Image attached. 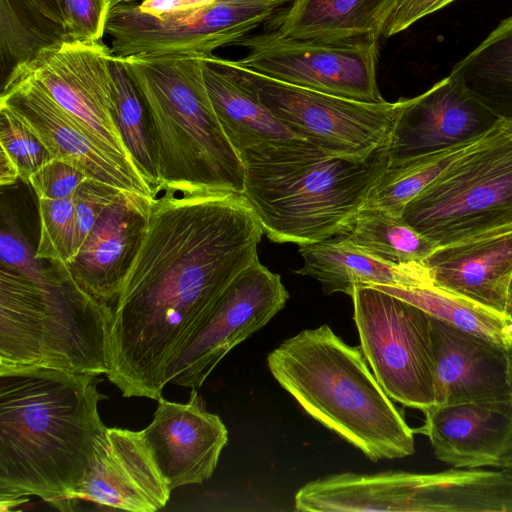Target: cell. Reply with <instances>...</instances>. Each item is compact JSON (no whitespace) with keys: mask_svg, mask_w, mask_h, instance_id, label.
<instances>
[{"mask_svg":"<svg viewBox=\"0 0 512 512\" xmlns=\"http://www.w3.org/2000/svg\"><path fill=\"white\" fill-rule=\"evenodd\" d=\"M122 189L87 178L74 194L76 254L100 217L121 195ZM75 257V256H74Z\"/></svg>","mask_w":512,"mask_h":512,"instance_id":"cell-34","label":"cell"},{"mask_svg":"<svg viewBox=\"0 0 512 512\" xmlns=\"http://www.w3.org/2000/svg\"><path fill=\"white\" fill-rule=\"evenodd\" d=\"M204 78L220 125L245 168L330 156L291 131L232 77L206 61Z\"/></svg>","mask_w":512,"mask_h":512,"instance_id":"cell-17","label":"cell"},{"mask_svg":"<svg viewBox=\"0 0 512 512\" xmlns=\"http://www.w3.org/2000/svg\"><path fill=\"white\" fill-rule=\"evenodd\" d=\"M87 175L76 165L52 158L34 172L29 180L37 199L74 197Z\"/></svg>","mask_w":512,"mask_h":512,"instance_id":"cell-36","label":"cell"},{"mask_svg":"<svg viewBox=\"0 0 512 512\" xmlns=\"http://www.w3.org/2000/svg\"><path fill=\"white\" fill-rule=\"evenodd\" d=\"M274 379L320 424L368 459L415 452L414 429L386 394L360 346L326 324L286 339L267 357Z\"/></svg>","mask_w":512,"mask_h":512,"instance_id":"cell-3","label":"cell"},{"mask_svg":"<svg viewBox=\"0 0 512 512\" xmlns=\"http://www.w3.org/2000/svg\"><path fill=\"white\" fill-rule=\"evenodd\" d=\"M502 469H506L512 472V452L507 455L501 465Z\"/></svg>","mask_w":512,"mask_h":512,"instance_id":"cell-44","label":"cell"},{"mask_svg":"<svg viewBox=\"0 0 512 512\" xmlns=\"http://www.w3.org/2000/svg\"><path fill=\"white\" fill-rule=\"evenodd\" d=\"M303 266L295 272L316 279L326 294L352 296L360 286L423 288L433 285L423 263L398 265L353 245L340 235L299 245Z\"/></svg>","mask_w":512,"mask_h":512,"instance_id":"cell-23","label":"cell"},{"mask_svg":"<svg viewBox=\"0 0 512 512\" xmlns=\"http://www.w3.org/2000/svg\"><path fill=\"white\" fill-rule=\"evenodd\" d=\"M286 3L277 0H216L198 10L159 19L139 11L135 2L114 6L106 33L116 58L197 54L237 46Z\"/></svg>","mask_w":512,"mask_h":512,"instance_id":"cell-11","label":"cell"},{"mask_svg":"<svg viewBox=\"0 0 512 512\" xmlns=\"http://www.w3.org/2000/svg\"><path fill=\"white\" fill-rule=\"evenodd\" d=\"M237 46L247 49L239 65L270 78L347 99L385 101L376 79L379 41L322 43L265 31Z\"/></svg>","mask_w":512,"mask_h":512,"instance_id":"cell-12","label":"cell"},{"mask_svg":"<svg viewBox=\"0 0 512 512\" xmlns=\"http://www.w3.org/2000/svg\"><path fill=\"white\" fill-rule=\"evenodd\" d=\"M500 121L449 74L406 99L388 146L389 163L477 141Z\"/></svg>","mask_w":512,"mask_h":512,"instance_id":"cell-14","label":"cell"},{"mask_svg":"<svg viewBox=\"0 0 512 512\" xmlns=\"http://www.w3.org/2000/svg\"><path fill=\"white\" fill-rule=\"evenodd\" d=\"M455 0H396L382 30V37L396 35L418 20L452 3Z\"/></svg>","mask_w":512,"mask_h":512,"instance_id":"cell-37","label":"cell"},{"mask_svg":"<svg viewBox=\"0 0 512 512\" xmlns=\"http://www.w3.org/2000/svg\"><path fill=\"white\" fill-rule=\"evenodd\" d=\"M113 58L111 49L102 40H59L14 67L9 74L38 85L106 155L132 176L149 184L117 124L111 72Z\"/></svg>","mask_w":512,"mask_h":512,"instance_id":"cell-10","label":"cell"},{"mask_svg":"<svg viewBox=\"0 0 512 512\" xmlns=\"http://www.w3.org/2000/svg\"><path fill=\"white\" fill-rule=\"evenodd\" d=\"M479 140L389 163L362 208L382 209L402 217L406 205Z\"/></svg>","mask_w":512,"mask_h":512,"instance_id":"cell-28","label":"cell"},{"mask_svg":"<svg viewBox=\"0 0 512 512\" xmlns=\"http://www.w3.org/2000/svg\"><path fill=\"white\" fill-rule=\"evenodd\" d=\"M170 493L141 432L107 427L73 499L130 512H154L166 506Z\"/></svg>","mask_w":512,"mask_h":512,"instance_id":"cell-19","label":"cell"},{"mask_svg":"<svg viewBox=\"0 0 512 512\" xmlns=\"http://www.w3.org/2000/svg\"><path fill=\"white\" fill-rule=\"evenodd\" d=\"M264 234L242 193L164 191L112 306L107 378L124 397L158 400L167 371Z\"/></svg>","mask_w":512,"mask_h":512,"instance_id":"cell-1","label":"cell"},{"mask_svg":"<svg viewBox=\"0 0 512 512\" xmlns=\"http://www.w3.org/2000/svg\"><path fill=\"white\" fill-rule=\"evenodd\" d=\"M289 298L278 274L259 258L224 290L189 336L167 371L168 383L203 385L218 363L263 328Z\"/></svg>","mask_w":512,"mask_h":512,"instance_id":"cell-13","label":"cell"},{"mask_svg":"<svg viewBox=\"0 0 512 512\" xmlns=\"http://www.w3.org/2000/svg\"><path fill=\"white\" fill-rule=\"evenodd\" d=\"M62 40L19 0H0L1 64L11 70Z\"/></svg>","mask_w":512,"mask_h":512,"instance_id":"cell-30","label":"cell"},{"mask_svg":"<svg viewBox=\"0 0 512 512\" xmlns=\"http://www.w3.org/2000/svg\"><path fill=\"white\" fill-rule=\"evenodd\" d=\"M111 72L118 127L142 175L158 195L156 157L144 102L125 66L115 56Z\"/></svg>","mask_w":512,"mask_h":512,"instance_id":"cell-29","label":"cell"},{"mask_svg":"<svg viewBox=\"0 0 512 512\" xmlns=\"http://www.w3.org/2000/svg\"><path fill=\"white\" fill-rule=\"evenodd\" d=\"M415 429L428 437L434 455L454 468H500L512 452V401L435 405Z\"/></svg>","mask_w":512,"mask_h":512,"instance_id":"cell-20","label":"cell"},{"mask_svg":"<svg viewBox=\"0 0 512 512\" xmlns=\"http://www.w3.org/2000/svg\"><path fill=\"white\" fill-rule=\"evenodd\" d=\"M112 307L62 280L37 285L0 265V367L99 376L110 367Z\"/></svg>","mask_w":512,"mask_h":512,"instance_id":"cell-5","label":"cell"},{"mask_svg":"<svg viewBox=\"0 0 512 512\" xmlns=\"http://www.w3.org/2000/svg\"><path fill=\"white\" fill-rule=\"evenodd\" d=\"M402 218L439 247L512 224V140L499 128L456 158Z\"/></svg>","mask_w":512,"mask_h":512,"instance_id":"cell-7","label":"cell"},{"mask_svg":"<svg viewBox=\"0 0 512 512\" xmlns=\"http://www.w3.org/2000/svg\"><path fill=\"white\" fill-rule=\"evenodd\" d=\"M36 257L35 251L13 225L3 227L0 233V265L21 274L37 285L46 284L55 277L51 267H46Z\"/></svg>","mask_w":512,"mask_h":512,"instance_id":"cell-35","label":"cell"},{"mask_svg":"<svg viewBox=\"0 0 512 512\" xmlns=\"http://www.w3.org/2000/svg\"><path fill=\"white\" fill-rule=\"evenodd\" d=\"M238 82L291 131L330 156L366 158L389 146L406 99L370 103L270 78L214 54L204 57Z\"/></svg>","mask_w":512,"mask_h":512,"instance_id":"cell-8","label":"cell"},{"mask_svg":"<svg viewBox=\"0 0 512 512\" xmlns=\"http://www.w3.org/2000/svg\"><path fill=\"white\" fill-rule=\"evenodd\" d=\"M40 235L35 255L51 266H60L76 255V213L74 197L38 199Z\"/></svg>","mask_w":512,"mask_h":512,"instance_id":"cell-31","label":"cell"},{"mask_svg":"<svg viewBox=\"0 0 512 512\" xmlns=\"http://www.w3.org/2000/svg\"><path fill=\"white\" fill-rule=\"evenodd\" d=\"M435 405L511 400L505 348L431 316Z\"/></svg>","mask_w":512,"mask_h":512,"instance_id":"cell-21","label":"cell"},{"mask_svg":"<svg viewBox=\"0 0 512 512\" xmlns=\"http://www.w3.org/2000/svg\"><path fill=\"white\" fill-rule=\"evenodd\" d=\"M48 28L65 40L62 0H19Z\"/></svg>","mask_w":512,"mask_h":512,"instance_id":"cell-39","label":"cell"},{"mask_svg":"<svg viewBox=\"0 0 512 512\" xmlns=\"http://www.w3.org/2000/svg\"><path fill=\"white\" fill-rule=\"evenodd\" d=\"M0 148L17 163L20 179L29 184L31 175L51 154L39 139L5 106L0 105Z\"/></svg>","mask_w":512,"mask_h":512,"instance_id":"cell-32","label":"cell"},{"mask_svg":"<svg viewBox=\"0 0 512 512\" xmlns=\"http://www.w3.org/2000/svg\"><path fill=\"white\" fill-rule=\"evenodd\" d=\"M388 146L366 158H325L245 168L242 194L264 234L298 245L340 234L388 168Z\"/></svg>","mask_w":512,"mask_h":512,"instance_id":"cell-6","label":"cell"},{"mask_svg":"<svg viewBox=\"0 0 512 512\" xmlns=\"http://www.w3.org/2000/svg\"><path fill=\"white\" fill-rule=\"evenodd\" d=\"M277 1H282L287 4V3H290L291 0H277Z\"/></svg>","mask_w":512,"mask_h":512,"instance_id":"cell-46","label":"cell"},{"mask_svg":"<svg viewBox=\"0 0 512 512\" xmlns=\"http://www.w3.org/2000/svg\"><path fill=\"white\" fill-rule=\"evenodd\" d=\"M0 105L8 108L44 145L52 158L78 166L90 179L149 197L153 188L106 155L77 122L35 83L9 74Z\"/></svg>","mask_w":512,"mask_h":512,"instance_id":"cell-18","label":"cell"},{"mask_svg":"<svg viewBox=\"0 0 512 512\" xmlns=\"http://www.w3.org/2000/svg\"><path fill=\"white\" fill-rule=\"evenodd\" d=\"M396 0H291L269 28L294 40L340 43L379 41Z\"/></svg>","mask_w":512,"mask_h":512,"instance_id":"cell-24","label":"cell"},{"mask_svg":"<svg viewBox=\"0 0 512 512\" xmlns=\"http://www.w3.org/2000/svg\"><path fill=\"white\" fill-rule=\"evenodd\" d=\"M110 1H111L112 6L114 7V6L118 5V4L137 2V1H140V0H110Z\"/></svg>","mask_w":512,"mask_h":512,"instance_id":"cell-45","label":"cell"},{"mask_svg":"<svg viewBox=\"0 0 512 512\" xmlns=\"http://www.w3.org/2000/svg\"><path fill=\"white\" fill-rule=\"evenodd\" d=\"M152 197L123 190L75 257L52 270L96 302L113 306L139 248Z\"/></svg>","mask_w":512,"mask_h":512,"instance_id":"cell-16","label":"cell"},{"mask_svg":"<svg viewBox=\"0 0 512 512\" xmlns=\"http://www.w3.org/2000/svg\"><path fill=\"white\" fill-rule=\"evenodd\" d=\"M506 363H507V384L510 399L512 401V344L505 348Z\"/></svg>","mask_w":512,"mask_h":512,"instance_id":"cell-41","label":"cell"},{"mask_svg":"<svg viewBox=\"0 0 512 512\" xmlns=\"http://www.w3.org/2000/svg\"><path fill=\"white\" fill-rule=\"evenodd\" d=\"M422 263L434 286L504 313L512 282V224L441 246Z\"/></svg>","mask_w":512,"mask_h":512,"instance_id":"cell-22","label":"cell"},{"mask_svg":"<svg viewBox=\"0 0 512 512\" xmlns=\"http://www.w3.org/2000/svg\"><path fill=\"white\" fill-rule=\"evenodd\" d=\"M362 353L386 394L404 406H435L431 316L372 286L351 296Z\"/></svg>","mask_w":512,"mask_h":512,"instance_id":"cell-9","label":"cell"},{"mask_svg":"<svg viewBox=\"0 0 512 512\" xmlns=\"http://www.w3.org/2000/svg\"><path fill=\"white\" fill-rule=\"evenodd\" d=\"M157 401L152 422L140 432L159 472L171 491L205 482L228 443L225 424L206 409L197 388L185 403Z\"/></svg>","mask_w":512,"mask_h":512,"instance_id":"cell-15","label":"cell"},{"mask_svg":"<svg viewBox=\"0 0 512 512\" xmlns=\"http://www.w3.org/2000/svg\"><path fill=\"white\" fill-rule=\"evenodd\" d=\"M118 59L148 114L158 192L242 193L245 167L214 111L204 78V57L171 54Z\"/></svg>","mask_w":512,"mask_h":512,"instance_id":"cell-4","label":"cell"},{"mask_svg":"<svg viewBox=\"0 0 512 512\" xmlns=\"http://www.w3.org/2000/svg\"><path fill=\"white\" fill-rule=\"evenodd\" d=\"M65 40L100 41L106 32L110 0H62Z\"/></svg>","mask_w":512,"mask_h":512,"instance_id":"cell-33","label":"cell"},{"mask_svg":"<svg viewBox=\"0 0 512 512\" xmlns=\"http://www.w3.org/2000/svg\"><path fill=\"white\" fill-rule=\"evenodd\" d=\"M504 313L512 320V282L509 288L508 297L506 301Z\"/></svg>","mask_w":512,"mask_h":512,"instance_id":"cell-43","label":"cell"},{"mask_svg":"<svg viewBox=\"0 0 512 512\" xmlns=\"http://www.w3.org/2000/svg\"><path fill=\"white\" fill-rule=\"evenodd\" d=\"M216 0H142L136 3L137 8L144 14L159 19L192 12L211 5Z\"/></svg>","mask_w":512,"mask_h":512,"instance_id":"cell-38","label":"cell"},{"mask_svg":"<svg viewBox=\"0 0 512 512\" xmlns=\"http://www.w3.org/2000/svg\"><path fill=\"white\" fill-rule=\"evenodd\" d=\"M372 287L410 302L430 316L500 347L512 344V320L506 314L470 299L434 285L423 288Z\"/></svg>","mask_w":512,"mask_h":512,"instance_id":"cell-26","label":"cell"},{"mask_svg":"<svg viewBox=\"0 0 512 512\" xmlns=\"http://www.w3.org/2000/svg\"><path fill=\"white\" fill-rule=\"evenodd\" d=\"M95 375L0 367V510L36 496L71 510L106 426Z\"/></svg>","mask_w":512,"mask_h":512,"instance_id":"cell-2","label":"cell"},{"mask_svg":"<svg viewBox=\"0 0 512 512\" xmlns=\"http://www.w3.org/2000/svg\"><path fill=\"white\" fill-rule=\"evenodd\" d=\"M500 130L512 140V120H501L499 123Z\"/></svg>","mask_w":512,"mask_h":512,"instance_id":"cell-42","label":"cell"},{"mask_svg":"<svg viewBox=\"0 0 512 512\" xmlns=\"http://www.w3.org/2000/svg\"><path fill=\"white\" fill-rule=\"evenodd\" d=\"M338 235L381 260L398 265L422 263L439 248L402 217L377 208H361Z\"/></svg>","mask_w":512,"mask_h":512,"instance_id":"cell-27","label":"cell"},{"mask_svg":"<svg viewBox=\"0 0 512 512\" xmlns=\"http://www.w3.org/2000/svg\"><path fill=\"white\" fill-rule=\"evenodd\" d=\"M501 120H512V15L450 73Z\"/></svg>","mask_w":512,"mask_h":512,"instance_id":"cell-25","label":"cell"},{"mask_svg":"<svg viewBox=\"0 0 512 512\" xmlns=\"http://www.w3.org/2000/svg\"><path fill=\"white\" fill-rule=\"evenodd\" d=\"M0 150V184L2 187L10 186L20 179L19 167L4 149Z\"/></svg>","mask_w":512,"mask_h":512,"instance_id":"cell-40","label":"cell"}]
</instances>
